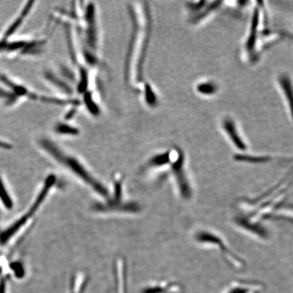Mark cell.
Masks as SVG:
<instances>
[{
  "label": "cell",
  "instance_id": "3957f363",
  "mask_svg": "<svg viewBox=\"0 0 293 293\" xmlns=\"http://www.w3.org/2000/svg\"><path fill=\"white\" fill-rule=\"evenodd\" d=\"M113 197L106 204H97L94 206V209L97 211H123L128 213H137L139 211V206L136 203L123 202V179L121 174H116L113 177Z\"/></svg>",
  "mask_w": 293,
  "mask_h": 293
},
{
  "label": "cell",
  "instance_id": "6da1fadb",
  "mask_svg": "<svg viewBox=\"0 0 293 293\" xmlns=\"http://www.w3.org/2000/svg\"><path fill=\"white\" fill-rule=\"evenodd\" d=\"M56 182L57 178L53 174H50L46 178L45 183L28 210L19 218L13 222L12 224L8 225L7 228L0 232V247H6L11 245L28 228L35 215L46 200L52 188L55 185Z\"/></svg>",
  "mask_w": 293,
  "mask_h": 293
},
{
  "label": "cell",
  "instance_id": "9c48e42d",
  "mask_svg": "<svg viewBox=\"0 0 293 293\" xmlns=\"http://www.w3.org/2000/svg\"><path fill=\"white\" fill-rule=\"evenodd\" d=\"M279 84L289 103L290 112L293 120V84L289 76L282 75L279 77Z\"/></svg>",
  "mask_w": 293,
  "mask_h": 293
},
{
  "label": "cell",
  "instance_id": "52a82bcc",
  "mask_svg": "<svg viewBox=\"0 0 293 293\" xmlns=\"http://www.w3.org/2000/svg\"><path fill=\"white\" fill-rule=\"evenodd\" d=\"M223 128L236 148L242 151L247 150L245 142L240 137L235 123L231 119H226L223 122Z\"/></svg>",
  "mask_w": 293,
  "mask_h": 293
},
{
  "label": "cell",
  "instance_id": "2e32d148",
  "mask_svg": "<svg viewBox=\"0 0 293 293\" xmlns=\"http://www.w3.org/2000/svg\"><path fill=\"white\" fill-rule=\"evenodd\" d=\"M0 99L4 101L5 104L11 106L16 102L18 97L11 91H6V90L0 88Z\"/></svg>",
  "mask_w": 293,
  "mask_h": 293
},
{
  "label": "cell",
  "instance_id": "8992f818",
  "mask_svg": "<svg viewBox=\"0 0 293 293\" xmlns=\"http://www.w3.org/2000/svg\"><path fill=\"white\" fill-rule=\"evenodd\" d=\"M0 80L1 82L4 84L5 86H7L9 91H11L13 94H15L18 98L19 97H28L31 99H38V96L35 94H33L25 86L21 85V84H18L12 80V79L8 78L7 76L4 75H0Z\"/></svg>",
  "mask_w": 293,
  "mask_h": 293
},
{
  "label": "cell",
  "instance_id": "ba28073f",
  "mask_svg": "<svg viewBox=\"0 0 293 293\" xmlns=\"http://www.w3.org/2000/svg\"><path fill=\"white\" fill-rule=\"evenodd\" d=\"M34 3L35 1H30L27 3L25 7L22 10L21 13L18 15V17L13 21V23L8 27L6 31H5L4 38H3V39L8 40L10 37L12 36L13 34H15V32L17 31L18 28L21 27L22 23H23L25 18H26L27 16H28V15L30 14V11H31V8H33Z\"/></svg>",
  "mask_w": 293,
  "mask_h": 293
},
{
  "label": "cell",
  "instance_id": "7c38bea8",
  "mask_svg": "<svg viewBox=\"0 0 293 293\" xmlns=\"http://www.w3.org/2000/svg\"><path fill=\"white\" fill-rule=\"evenodd\" d=\"M259 24V11L256 9L252 16L251 29L250 34L247 42V49L248 52H252L255 48L256 40H257V29Z\"/></svg>",
  "mask_w": 293,
  "mask_h": 293
},
{
  "label": "cell",
  "instance_id": "30bf717a",
  "mask_svg": "<svg viewBox=\"0 0 293 293\" xmlns=\"http://www.w3.org/2000/svg\"><path fill=\"white\" fill-rule=\"evenodd\" d=\"M0 205L6 211H12L15 206L13 196L1 175H0Z\"/></svg>",
  "mask_w": 293,
  "mask_h": 293
},
{
  "label": "cell",
  "instance_id": "ac0fdd59",
  "mask_svg": "<svg viewBox=\"0 0 293 293\" xmlns=\"http://www.w3.org/2000/svg\"><path fill=\"white\" fill-rule=\"evenodd\" d=\"M11 148L12 145H10L9 143H6V142L0 140V149H2V150H11Z\"/></svg>",
  "mask_w": 293,
  "mask_h": 293
},
{
  "label": "cell",
  "instance_id": "e0dca14e",
  "mask_svg": "<svg viewBox=\"0 0 293 293\" xmlns=\"http://www.w3.org/2000/svg\"><path fill=\"white\" fill-rule=\"evenodd\" d=\"M145 99L148 106L154 107L157 105V98L155 92L148 84H146L145 87Z\"/></svg>",
  "mask_w": 293,
  "mask_h": 293
},
{
  "label": "cell",
  "instance_id": "4fadbf2b",
  "mask_svg": "<svg viewBox=\"0 0 293 293\" xmlns=\"http://www.w3.org/2000/svg\"><path fill=\"white\" fill-rule=\"evenodd\" d=\"M45 77L53 85L57 86L58 89L62 90L65 94H69V95H72L74 94V90H73L72 86L69 85L67 82H65V81L60 79V77H57L53 73L50 72H46Z\"/></svg>",
  "mask_w": 293,
  "mask_h": 293
},
{
  "label": "cell",
  "instance_id": "5bb4252c",
  "mask_svg": "<svg viewBox=\"0 0 293 293\" xmlns=\"http://www.w3.org/2000/svg\"><path fill=\"white\" fill-rule=\"evenodd\" d=\"M55 132L59 135L76 136L79 135V130L77 127L67 123H59L56 125Z\"/></svg>",
  "mask_w": 293,
  "mask_h": 293
},
{
  "label": "cell",
  "instance_id": "5b68a950",
  "mask_svg": "<svg viewBox=\"0 0 293 293\" xmlns=\"http://www.w3.org/2000/svg\"><path fill=\"white\" fill-rule=\"evenodd\" d=\"M86 35L88 45L93 50H95L97 42V28H96L95 8L94 5H88L86 11ZM92 49V50H93Z\"/></svg>",
  "mask_w": 293,
  "mask_h": 293
},
{
  "label": "cell",
  "instance_id": "7a4b0ae2",
  "mask_svg": "<svg viewBox=\"0 0 293 293\" xmlns=\"http://www.w3.org/2000/svg\"><path fill=\"white\" fill-rule=\"evenodd\" d=\"M40 147L52 158L55 159L56 161L59 162V164L67 168L76 175L82 179L96 193L101 195L103 197H108V192L106 188L101 183L96 180V178L93 177L78 159L76 158L74 155L66 153L57 144L48 139H42L40 140Z\"/></svg>",
  "mask_w": 293,
  "mask_h": 293
},
{
  "label": "cell",
  "instance_id": "8fae6325",
  "mask_svg": "<svg viewBox=\"0 0 293 293\" xmlns=\"http://www.w3.org/2000/svg\"><path fill=\"white\" fill-rule=\"evenodd\" d=\"M28 42L29 41L24 40L9 42L6 39H2L0 40V52H13L20 50L22 53L28 45Z\"/></svg>",
  "mask_w": 293,
  "mask_h": 293
},
{
  "label": "cell",
  "instance_id": "9a60e30c",
  "mask_svg": "<svg viewBox=\"0 0 293 293\" xmlns=\"http://www.w3.org/2000/svg\"><path fill=\"white\" fill-rule=\"evenodd\" d=\"M217 91V87L213 82H203L197 86V91L205 95H212Z\"/></svg>",
  "mask_w": 293,
  "mask_h": 293
},
{
  "label": "cell",
  "instance_id": "277c9868",
  "mask_svg": "<svg viewBox=\"0 0 293 293\" xmlns=\"http://www.w3.org/2000/svg\"><path fill=\"white\" fill-rule=\"evenodd\" d=\"M172 164V172L175 177L181 196L184 198H190L191 190L186 177L184 167V157L180 151H177V158Z\"/></svg>",
  "mask_w": 293,
  "mask_h": 293
}]
</instances>
